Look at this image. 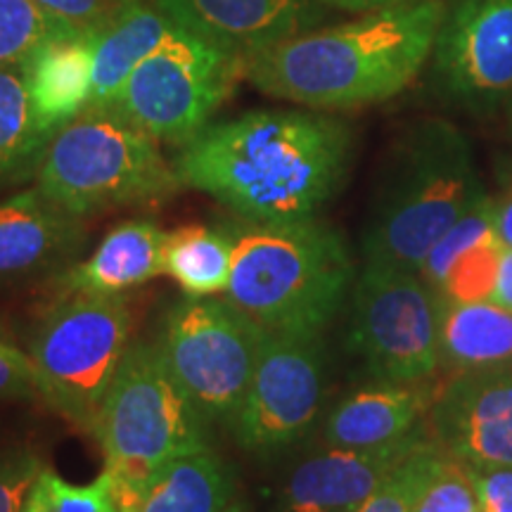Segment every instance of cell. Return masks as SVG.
Masks as SVG:
<instances>
[{"instance_id":"cell-1","label":"cell","mask_w":512,"mask_h":512,"mask_svg":"<svg viewBox=\"0 0 512 512\" xmlns=\"http://www.w3.org/2000/svg\"><path fill=\"white\" fill-rule=\"evenodd\" d=\"M351 128L323 110H256L209 124L178 152L183 188L200 190L245 221L313 219L342 188Z\"/></svg>"},{"instance_id":"cell-2","label":"cell","mask_w":512,"mask_h":512,"mask_svg":"<svg viewBox=\"0 0 512 512\" xmlns=\"http://www.w3.org/2000/svg\"><path fill=\"white\" fill-rule=\"evenodd\" d=\"M446 10L406 0L337 27L304 31L245 57V79L309 110L375 105L411 83L434 53Z\"/></svg>"},{"instance_id":"cell-3","label":"cell","mask_w":512,"mask_h":512,"mask_svg":"<svg viewBox=\"0 0 512 512\" xmlns=\"http://www.w3.org/2000/svg\"><path fill=\"white\" fill-rule=\"evenodd\" d=\"M486 192L470 140L425 119L396 140L363 230V261L420 273L422 261Z\"/></svg>"},{"instance_id":"cell-4","label":"cell","mask_w":512,"mask_h":512,"mask_svg":"<svg viewBox=\"0 0 512 512\" xmlns=\"http://www.w3.org/2000/svg\"><path fill=\"white\" fill-rule=\"evenodd\" d=\"M233 268L223 297L264 330L320 335L354 283L342 235L313 219L230 226Z\"/></svg>"},{"instance_id":"cell-5","label":"cell","mask_w":512,"mask_h":512,"mask_svg":"<svg viewBox=\"0 0 512 512\" xmlns=\"http://www.w3.org/2000/svg\"><path fill=\"white\" fill-rule=\"evenodd\" d=\"M91 434L117 498L138 491L171 460L211 451L209 418L178 384L155 342H131Z\"/></svg>"},{"instance_id":"cell-6","label":"cell","mask_w":512,"mask_h":512,"mask_svg":"<svg viewBox=\"0 0 512 512\" xmlns=\"http://www.w3.org/2000/svg\"><path fill=\"white\" fill-rule=\"evenodd\" d=\"M36 188L74 216L169 200L183 188L159 143L114 110L88 107L50 140Z\"/></svg>"},{"instance_id":"cell-7","label":"cell","mask_w":512,"mask_h":512,"mask_svg":"<svg viewBox=\"0 0 512 512\" xmlns=\"http://www.w3.org/2000/svg\"><path fill=\"white\" fill-rule=\"evenodd\" d=\"M126 294H64L31 339L38 394L86 432L131 347Z\"/></svg>"},{"instance_id":"cell-8","label":"cell","mask_w":512,"mask_h":512,"mask_svg":"<svg viewBox=\"0 0 512 512\" xmlns=\"http://www.w3.org/2000/svg\"><path fill=\"white\" fill-rule=\"evenodd\" d=\"M245 76V57L174 22L110 110L157 143L185 145L209 126Z\"/></svg>"},{"instance_id":"cell-9","label":"cell","mask_w":512,"mask_h":512,"mask_svg":"<svg viewBox=\"0 0 512 512\" xmlns=\"http://www.w3.org/2000/svg\"><path fill=\"white\" fill-rule=\"evenodd\" d=\"M441 302L418 273L366 264L354 283L349 339L377 382L420 384L441 366Z\"/></svg>"},{"instance_id":"cell-10","label":"cell","mask_w":512,"mask_h":512,"mask_svg":"<svg viewBox=\"0 0 512 512\" xmlns=\"http://www.w3.org/2000/svg\"><path fill=\"white\" fill-rule=\"evenodd\" d=\"M264 328L226 297H188L169 311L159 349L209 420L238 411L259 361Z\"/></svg>"},{"instance_id":"cell-11","label":"cell","mask_w":512,"mask_h":512,"mask_svg":"<svg viewBox=\"0 0 512 512\" xmlns=\"http://www.w3.org/2000/svg\"><path fill=\"white\" fill-rule=\"evenodd\" d=\"M325 396L320 335L266 330L252 382L228 425L252 453L283 451L304 439Z\"/></svg>"},{"instance_id":"cell-12","label":"cell","mask_w":512,"mask_h":512,"mask_svg":"<svg viewBox=\"0 0 512 512\" xmlns=\"http://www.w3.org/2000/svg\"><path fill=\"white\" fill-rule=\"evenodd\" d=\"M434 60L441 81L465 100L512 93V0H463L441 24Z\"/></svg>"},{"instance_id":"cell-13","label":"cell","mask_w":512,"mask_h":512,"mask_svg":"<svg viewBox=\"0 0 512 512\" xmlns=\"http://www.w3.org/2000/svg\"><path fill=\"white\" fill-rule=\"evenodd\" d=\"M434 441L475 467H512V368L456 377L432 403Z\"/></svg>"},{"instance_id":"cell-14","label":"cell","mask_w":512,"mask_h":512,"mask_svg":"<svg viewBox=\"0 0 512 512\" xmlns=\"http://www.w3.org/2000/svg\"><path fill=\"white\" fill-rule=\"evenodd\" d=\"M425 432L384 446L342 448L328 446L290 470L280 489L283 512H351L425 441Z\"/></svg>"},{"instance_id":"cell-15","label":"cell","mask_w":512,"mask_h":512,"mask_svg":"<svg viewBox=\"0 0 512 512\" xmlns=\"http://www.w3.org/2000/svg\"><path fill=\"white\" fill-rule=\"evenodd\" d=\"M192 34L242 57L304 34L313 24L309 0H155Z\"/></svg>"},{"instance_id":"cell-16","label":"cell","mask_w":512,"mask_h":512,"mask_svg":"<svg viewBox=\"0 0 512 512\" xmlns=\"http://www.w3.org/2000/svg\"><path fill=\"white\" fill-rule=\"evenodd\" d=\"M81 242V216L38 188L0 202V280L29 278L67 264Z\"/></svg>"},{"instance_id":"cell-17","label":"cell","mask_w":512,"mask_h":512,"mask_svg":"<svg viewBox=\"0 0 512 512\" xmlns=\"http://www.w3.org/2000/svg\"><path fill=\"white\" fill-rule=\"evenodd\" d=\"M24 67L38 119L57 133L91 107L93 29H72L50 38Z\"/></svg>"},{"instance_id":"cell-18","label":"cell","mask_w":512,"mask_h":512,"mask_svg":"<svg viewBox=\"0 0 512 512\" xmlns=\"http://www.w3.org/2000/svg\"><path fill=\"white\" fill-rule=\"evenodd\" d=\"M174 19L155 0H128L93 27V98L95 110H110L126 81L152 50H157Z\"/></svg>"},{"instance_id":"cell-19","label":"cell","mask_w":512,"mask_h":512,"mask_svg":"<svg viewBox=\"0 0 512 512\" xmlns=\"http://www.w3.org/2000/svg\"><path fill=\"white\" fill-rule=\"evenodd\" d=\"M166 233L152 221H124L102 238L81 264L60 278L64 294H124L164 275Z\"/></svg>"},{"instance_id":"cell-20","label":"cell","mask_w":512,"mask_h":512,"mask_svg":"<svg viewBox=\"0 0 512 512\" xmlns=\"http://www.w3.org/2000/svg\"><path fill=\"white\" fill-rule=\"evenodd\" d=\"M418 384L377 382L344 396L325 420V444L342 448L384 446L413 434L430 408Z\"/></svg>"},{"instance_id":"cell-21","label":"cell","mask_w":512,"mask_h":512,"mask_svg":"<svg viewBox=\"0 0 512 512\" xmlns=\"http://www.w3.org/2000/svg\"><path fill=\"white\" fill-rule=\"evenodd\" d=\"M235 496L230 467L214 451L171 460L133 494L119 496V512H219Z\"/></svg>"},{"instance_id":"cell-22","label":"cell","mask_w":512,"mask_h":512,"mask_svg":"<svg viewBox=\"0 0 512 512\" xmlns=\"http://www.w3.org/2000/svg\"><path fill=\"white\" fill-rule=\"evenodd\" d=\"M441 363L460 373L510 366L512 311L486 299L441 306Z\"/></svg>"},{"instance_id":"cell-23","label":"cell","mask_w":512,"mask_h":512,"mask_svg":"<svg viewBox=\"0 0 512 512\" xmlns=\"http://www.w3.org/2000/svg\"><path fill=\"white\" fill-rule=\"evenodd\" d=\"M53 136L34 110L27 67H0V188L36 178Z\"/></svg>"},{"instance_id":"cell-24","label":"cell","mask_w":512,"mask_h":512,"mask_svg":"<svg viewBox=\"0 0 512 512\" xmlns=\"http://www.w3.org/2000/svg\"><path fill=\"white\" fill-rule=\"evenodd\" d=\"M233 268L230 228L181 226L166 233L164 275L174 278L188 297H214L228 290Z\"/></svg>"},{"instance_id":"cell-25","label":"cell","mask_w":512,"mask_h":512,"mask_svg":"<svg viewBox=\"0 0 512 512\" xmlns=\"http://www.w3.org/2000/svg\"><path fill=\"white\" fill-rule=\"evenodd\" d=\"M503 252L505 245L498 240L496 230L460 252L434 290L441 306L486 302L494 297Z\"/></svg>"},{"instance_id":"cell-26","label":"cell","mask_w":512,"mask_h":512,"mask_svg":"<svg viewBox=\"0 0 512 512\" xmlns=\"http://www.w3.org/2000/svg\"><path fill=\"white\" fill-rule=\"evenodd\" d=\"M72 29L36 0H0V67L24 64L43 43Z\"/></svg>"},{"instance_id":"cell-27","label":"cell","mask_w":512,"mask_h":512,"mask_svg":"<svg viewBox=\"0 0 512 512\" xmlns=\"http://www.w3.org/2000/svg\"><path fill=\"white\" fill-rule=\"evenodd\" d=\"M24 512H119V503L107 470L93 482L72 484L53 467H43Z\"/></svg>"},{"instance_id":"cell-28","label":"cell","mask_w":512,"mask_h":512,"mask_svg":"<svg viewBox=\"0 0 512 512\" xmlns=\"http://www.w3.org/2000/svg\"><path fill=\"white\" fill-rule=\"evenodd\" d=\"M415 512H479L475 482L467 463L439 446L420 484Z\"/></svg>"},{"instance_id":"cell-29","label":"cell","mask_w":512,"mask_h":512,"mask_svg":"<svg viewBox=\"0 0 512 512\" xmlns=\"http://www.w3.org/2000/svg\"><path fill=\"white\" fill-rule=\"evenodd\" d=\"M494 230V197L484 195L465 211V216L460 221L453 223V228L441 238L437 245L432 247V252L427 254V259L420 266V278L425 280L432 290H437V285L444 278L448 266L453 264V259L460 252H465L467 247L475 245L477 240H482L486 233Z\"/></svg>"},{"instance_id":"cell-30","label":"cell","mask_w":512,"mask_h":512,"mask_svg":"<svg viewBox=\"0 0 512 512\" xmlns=\"http://www.w3.org/2000/svg\"><path fill=\"white\" fill-rule=\"evenodd\" d=\"M437 448L439 444L434 439L422 441L411 456L389 475L387 482L351 512H415L420 484L427 475V467H430Z\"/></svg>"},{"instance_id":"cell-31","label":"cell","mask_w":512,"mask_h":512,"mask_svg":"<svg viewBox=\"0 0 512 512\" xmlns=\"http://www.w3.org/2000/svg\"><path fill=\"white\" fill-rule=\"evenodd\" d=\"M43 467L46 465L31 448L0 451V512H24Z\"/></svg>"},{"instance_id":"cell-32","label":"cell","mask_w":512,"mask_h":512,"mask_svg":"<svg viewBox=\"0 0 512 512\" xmlns=\"http://www.w3.org/2000/svg\"><path fill=\"white\" fill-rule=\"evenodd\" d=\"M50 17L74 29H93L128 0H36Z\"/></svg>"},{"instance_id":"cell-33","label":"cell","mask_w":512,"mask_h":512,"mask_svg":"<svg viewBox=\"0 0 512 512\" xmlns=\"http://www.w3.org/2000/svg\"><path fill=\"white\" fill-rule=\"evenodd\" d=\"M467 467L475 482L479 512H512V467Z\"/></svg>"},{"instance_id":"cell-34","label":"cell","mask_w":512,"mask_h":512,"mask_svg":"<svg viewBox=\"0 0 512 512\" xmlns=\"http://www.w3.org/2000/svg\"><path fill=\"white\" fill-rule=\"evenodd\" d=\"M38 394L34 368L24 351H0V399H29Z\"/></svg>"},{"instance_id":"cell-35","label":"cell","mask_w":512,"mask_h":512,"mask_svg":"<svg viewBox=\"0 0 512 512\" xmlns=\"http://www.w3.org/2000/svg\"><path fill=\"white\" fill-rule=\"evenodd\" d=\"M494 197V230L498 240L512 249V174L503 178L501 192Z\"/></svg>"},{"instance_id":"cell-36","label":"cell","mask_w":512,"mask_h":512,"mask_svg":"<svg viewBox=\"0 0 512 512\" xmlns=\"http://www.w3.org/2000/svg\"><path fill=\"white\" fill-rule=\"evenodd\" d=\"M494 302L503 304L505 309L512 311V249L505 247L503 259H501V268H498V280H496V290H494Z\"/></svg>"},{"instance_id":"cell-37","label":"cell","mask_w":512,"mask_h":512,"mask_svg":"<svg viewBox=\"0 0 512 512\" xmlns=\"http://www.w3.org/2000/svg\"><path fill=\"white\" fill-rule=\"evenodd\" d=\"M320 3H330L335 5V8H344V10H377V8H387V5L406 3V0H320Z\"/></svg>"},{"instance_id":"cell-38","label":"cell","mask_w":512,"mask_h":512,"mask_svg":"<svg viewBox=\"0 0 512 512\" xmlns=\"http://www.w3.org/2000/svg\"><path fill=\"white\" fill-rule=\"evenodd\" d=\"M219 512H252V508H249V503L245 501V498L235 494L226 505H223Z\"/></svg>"},{"instance_id":"cell-39","label":"cell","mask_w":512,"mask_h":512,"mask_svg":"<svg viewBox=\"0 0 512 512\" xmlns=\"http://www.w3.org/2000/svg\"><path fill=\"white\" fill-rule=\"evenodd\" d=\"M0 351H19L17 347H12V344L5 339L3 335H0Z\"/></svg>"},{"instance_id":"cell-40","label":"cell","mask_w":512,"mask_h":512,"mask_svg":"<svg viewBox=\"0 0 512 512\" xmlns=\"http://www.w3.org/2000/svg\"><path fill=\"white\" fill-rule=\"evenodd\" d=\"M510 368H512V361H510Z\"/></svg>"}]
</instances>
